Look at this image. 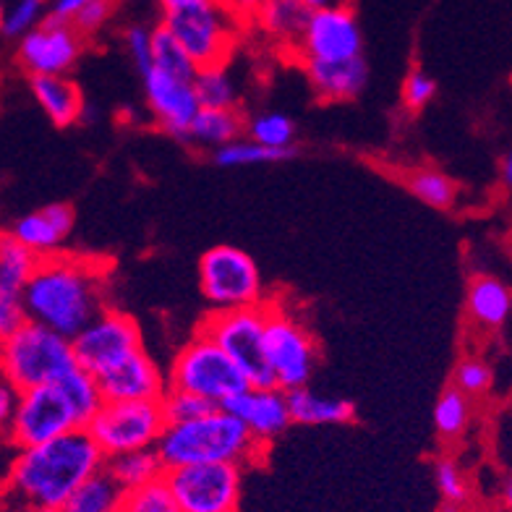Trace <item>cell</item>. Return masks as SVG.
Masks as SVG:
<instances>
[{"label":"cell","mask_w":512,"mask_h":512,"mask_svg":"<svg viewBox=\"0 0 512 512\" xmlns=\"http://www.w3.org/2000/svg\"><path fill=\"white\" fill-rule=\"evenodd\" d=\"M21 301L29 322L74 340L105 311L102 272L79 256H42L21 290Z\"/></svg>","instance_id":"obj_1"},{"label":"cell","mask_w":512,"mask_h":512,"mask_svg":"<svg viewBox=\"0 0 512 512\" xmlns=\"http://www.w3.org/2000/svg\"><path fill=\"white\" fill-rule=\"evenodd\" d=\"M105 468V455L87 429L55 437L45 445L19 450L6 486L37 510L58 512L66 499Z\"/></svg>","instance_id":"obj_2"},{"label":"cell","mask_w":512,"mask_h":512,"mask_svg":"<svg viewBox=\"0 0 512 512\" xmlns=\"http://www.w3.org/2000/svg\"><path fill=\"white\" fill-rule=\"evenodd\" d=\"M102 405L97 379L76 366L71 374L45 387L19 392L14 421L8 439L19 450L45 445L76 429H87L89 418Z\"/></svg>","instance_id":"obj_3"},{"label":"cell","mask_w":512,"mask_h":512,"mask_svg":"<svg viewBox=\"0 0 512 512\" xmlns=\"http://www.w3.org/2000/svg\"><path fill=\"white\" fill-rule=\"evenodd\" d=\"M155 452L165 471L202 463H233L243 468L262 458L264 445L228 408H212L194 421L165 426Z\"/></svg>","instance_id":"obj_4"},{"label":"cell","mask_w":512,"mask_h":512,"mask_svg":"<svg viewBox=\"0 0 512 512\" xmlns=\"http://www.w3.org/2000/svg\"><path fill=\"white\" fill-rule=\"evenodd\" d=\"M74 369L71 340L29 319L0 343V374L19 392L58 382Z\"/></svg>","instance_id":"obj_5"},{"label":"cell","mask_w":512,"mask_h":512,"mask_svg":"<svg viewBox=\"0 0 512 512\" xmlns=\"http://www.w3.org/2000/svg\"><path fill=\"white\" fill-rule=\"evenodd\" d=\"M165 379H168V390L191 392L217 408H225L230 400L251 387L243 371L202 330L173 356Z\"/></svg>","instance_id":"obj_6"},{"label":"cell","mask_w":512,"mask_h":512,"mask_svg":"<svg viewBox=\"0 0 512 512\" xmlns=\"http://www.w3.org/2000/svg\"><path fill=\"white\" fill-rule=\"evenodd\" d=\"M162 27L189 55L196 68L225 66L236 48L241 21L220 0H204L194 6L173 8L162 16Z\"/></svg>","instance_id":"obj_7"},{"label":"cell","mask_w":512,"mask_h":512,"mask_svg":"<svg viewBox=\"0 0 512 512\" xmlns=\"http://www.w3.org/2000/svg\"><path fill=\"white\" fill-rule=\"evenodd\" d=\"M199 285L212 311L254 309L264 304L259 264L238 246H215L199 259Z\"/></svg>","instance_id":"obj_8"},{"label":"cell","mask_w":512,"mask_h":512,"mask_svg":"<svg viewBox=\"0 0 512 512\" xmlns=\"http://www.w3.org/2000/svg\"><path fill=\"white\" fill-rule=\"evenodd\" d=\"M165 426L168 421L160 400L102 403L95 416L89 418L87 434L108 460L126 452L155 450Z\"/></svg>","instance_id":"obj_9"},{"label":"cell","mask_w":512,"mask_h":512,"mask_svg":"<svg viewBox=\"0 0 512 512\" xmlns=\"http://www.w3.org/2000/svg\"><path fill=\"white\" fill-rule=\"evenodd\" d=\"M264 324H267V301L254 309L212 311L199 330L223 348L225 356L243 371L251 387H275L264 358Z\"/></svg>","instance_id":"obj_10"},{"label":"cell","mask_w":512,"mask_h":512,"mask_svg":"<svg viewBox=\"0 0 512 512\" xmlns=\"http://www.w3.org/2000/svg\"><path fill=\"white\" fill-rule=\"evenodd\" d=\"M264 358L275 387L283 392L306 387L317 369L314 337L296 317H290L288 311L270 301H267V324H264Z\"/></svg>","instance_id":"obj_11"},{"label":"cell","mask_w":512,"mask_h":512,"mask_svg":"<svg viewBox=\"0 0 512 512\" xmlns=\"http://www.w3.org/2000/svg\"><path fill=\"white\" fill-rule=\"evenodd\" d=\"M178 512H238L243 468L233 463L183 465L165 471Z\"/></svg>","instance_id":"obj_12"},{"label":"cell","mask_w":512,"mask_h":512,"mask_svg":"<svg viewBox=\"0 0 512 512\" xmlns=\"http://www.w3.org/2000/svg\"><path fill=\"white\" fill-rule=\"evenodd\" d=\"M76 366L89 377H102L144 351V337L134 317L105 309L71 340Z\"/></svg>","instance_id":"obj_13"},{"label":"cell","mask_w":512,"mask_h":512,"mask_svg":"<svg viewBox=\"0 0 512 512\" xmlns=\"http://www.w3.org/2000/svg\"><path fill=\"white\" fill-rule=\"evenodd\" d=\"M298 48L304 53V61L340 63L361 58L364 37H361V27H358L353 8L348 6L314 11L306 21Z\"/></svg>","instance_id":"obj_14"},{"label":"cell","mask_w":512,"mask_h":512,"mask_svg":"<svg viewBox=\"0 0 512 512\" xmlns=\"http://www.w3.org/2000/svg\"><path fill=\"white\" fill-rule=\"evenodd\" d=\"M81 50L84 37L71 24L45 19L19 40V63L29 76H68Z\"/></svg>","instance_id":"obj_15"},{"label":"cell","mask_w":512,"mask_h":512,"mask_svg":"<svg viewBox=\"0 0 512 512\" xmlns=\"http://www.w3.org/2000/svg\"><path fill=\"white\" fill-rule=\"evenodd\" d=\"M144 79V95H147L149 110L155 115L157 126L165 134L183 139L186 131L194 123L199 113V100H196L194 81L178 79V76L162 74L157 68H149Z\"/></svg>","instance_id":"obj_16"},{"label":"cell","mask_w":512,"mask_h":512,"mask_svg":"<svg viewBox=\"0 0 512 512\" xmlns=\"http://www.w3.org/2000/svg\"><path fill=\"white\" fill-rule=\"evenodd\" d=\"M102 403H136V400H162L168 392V379L147 351L136 353L113 371L97 377Z\"/></svg>","instance_id":"obj_17"},{"label":"cell","mask_w":512,"mask_h":512,"mask_svg":"<svg viewBox=\"0 0 512 512\" xmlns=\"http://www.w3.org/2000/svg\"><path fill=\"white\" fill-rule=\"evenodd\" d=\"M225 408L264 447L293 424L288 411V392H283L280 387H249L238 398L230 400Z\"/></svg>","instance_id":"obj_18"},{"label":"cell","mask_w":512,"mask_h":512,"mask_svg":"<svg viewBox=\"0 0 512 512\" xmlns=\"http://www.w3.org/2000/svg\"><path fill=\"white\" fill-rule=\"evenodd\" d=\"M71 230H74V209L68 204H48L37 212L19 217L11 228V236L21 246H27L37 259H42L61 249L71 236Z\"/></svg>","instance_id":"obj_19"},{"label":"cell","mask_w":512,"mask_h":512,"mask_svg":"<svg viewBox=\"0 0 512 512\" xmlns=\"http://www.w3.org/2000/svg\"><path fill=\"white\" fill-rule=\"evenodd\" d=\"M304 66L311 87L317 89V95L324 100H353L364 92L366 81H369V68H366L364 58L340 63L304 61Z\"/></svg>","instance_id":"obj_20"},{"label":"cell","mask_w":512,"mask_h":512,"mask_svg":"<svg viewBox=\"0 0 512 512\" xmlns=\"http://www.w3.org/2000/svg\"><path fill=\"white\" fill-rule=\"evenodd\" d=\"M32 95L55 126H74L84 115V97L68 76H32Z\"/></svg>","instance_id":"obj_21"},{"label":"cell","mask_w":512,"mask_h":512,"mask_svg":"<svg viewBox=\"0 0 512 512\" xmlns=\"http://www.w3.org/2000/svg\"><path fill=\"white\" fill-rule=\"evenodd\" d=\"M290 421L301 426H345L356 418V405L345 398H330L301 387L288 392Z\"/></svg>","instance_id":"obj_22"},{"label":"cell","mask_w":512,"mask_h":512,"mask_svg":"<svg viewBox=\"0 0 512 512\" xmlns=\"http://www.w3.org/2000/svg\"><path fill=\"white\" fill-rule=\"evenodd\" d=\"M468 317L484 330H497L510 319L512 293L502 280L489 275L473 277L468 285Z\"/></svg>","instance_id":"obj_23"},{"label":"cell","mask_w":512,"mask_h":512,"mask_svg":"<svg viewBox=\"0 0 512 512\" xmlns=\"http://www.w3.org/2000/svg\"><path fill=\"white\" fill-rule=\"evenodd\" d=\"M243 118L238 110H199L181 142L196 144V147L220 149L225 144L236 142L243 134Z\"/></svg>","instance_id":"obj_24"},{"label":"cell","mask_w":512,"mask_h":512,"mask_svg":"<svg viewBox=\"0 0 512 512\" xmlns=\"http://www.w3.org/2000/svg\"><path fill=\"white\" fill-rule=\"evenodd\" d=\"M309 16V8L301 6L298 0H264L262 8L256 11L254 21L275 40L298 45Z\"/></svg>","instance_id":"obj_25"},{"label":"cell","mask_w":512,"mask_h":512,"mask_svg":"<svg viewBox=\"0 0 512 512\" xmlns=\"http://www.w3.org/2000/svg\"><path fill=\"white\" fill-rule=\"evenodd\" d=\"M105 471H108V476L115 481V484L121 486L123 492L165 476V468H162L155 450H139V452H126V455H115V458L105 460Z\"/></svg>","instance_id":"obj_26"},{"label":"cell","mask_w":512,"mask_h":512,"mask_svg":"<svg viewBox=\"0 0 512 512\" xmlns=\"http://www.w3.org/2000/svg\"><path fill=\"white\" fill-rule=\"evenodd\" d=\"M123 489L102 468L76 489L58 512H121Z\"/></svg>","instance_id":"obj_27"},{"label":"cell","mask_w":512,"mask_h":512,"mask_svg":"<svg viewBox=\"0 0 512 512\" xmlns=\"http://www.w3.org/2000/svg\"><path fill=\"white\" fill-rule=\"evenodd\" d=\"M34 267H37V256L27 246H21L11 233H0V293L21 296Z\"/></svg>","instance_id":"obj_28"},{"label":"cell","mask_w":512,"mask_h":512,"mask_svg":"<svg viewBox=\"0 0 512 512\" xmlns=\"http://www.w3.org/2000/svg\"><path fill=\"white\" fill-rule=\"evenodd\" d=\"M194 92L199 108L204 110H236V84L225 71V66L199 68L194 76Z\"/></svg>","instance_id":"obj_29"},{"label":"cell","mask_w":512,"mask_h":512,"mask_svg":"<svg viewBox=\"0 0 512 512\" xmlns=\"http://www.w3.org/2000/svg\"><path fill=\"white\" fill-rule=\"evenodd\" d=\"M243 134H249L251 142L262 144L267 149H277V152H293V142H296V126L285 113H267L254 115L251 121H246Z\"/></svg>","instance_id":"obj_30"},{"label":"cell","mask_w":512,"mask_h":512,"mask_svg":"<svg viewBox=\"0 0 512 512\" xmlns=\"http://www.w3.org/2000/svg\"><path fill=\"white\" fill-rule=\"evenodd\" d=\"M473 405L471 398H465L463 392L455 387H447L439 395L437 405H434V426L442 439H458L463 437L468 424H471Z\"/></svg>","instance_id":"obj_31"},{"label":"cell","mask_w":512,"mask_h":512,"mask_svg":"<svg viewBox=\"0 0 512 512\" xmlns=\"http://www.w3.org/2000/svg\"><path fill=\"white\" fill-rule=\"evenodd\" d=\"M405 186L416 196L418 202L429 204L434 209H450L455 204V196H458V186L452 183V178H447L445 173L432 168L413 170L405 176Z\"/></svg>","instance_id":"obj_32"},{"label":"cell","mask_w":512,"mask_h":512,"mask_svg":"<svg viewBox=\"0 0 512 512\" xmlns=\"http://www.w3.org/2000/svg\"><path fill=\"white\" fill-rule=\"evenodd\" d=\"M152 68L162 71V74L178 76V79L194 81L199 68L191 63V58L183 53V48L173 40V34L168 29L155 27L152 29Z\"/></svg>","instance_id":"obj_33"},{"label":"cell","mask_w":512,"mask_h":512,"mask_svg":"<svg viewBox=\"0 0 512 512\" xmlns=\"http://www.w3.org/2000/svg\"><path fill=\"white\" fill-rule=\"evenodd\" d=\"M293 152H277L267 149L262 144L251 142V139H236V142L225 144L215 149V162L220 168H243V165H264V162H280L288 160Z\"/></svg>","instance_id":"obj_34"},{"label":"cell","mask_w":512,"mask_h":512,"mask_svg":"<svg viewBox=\"0 0 512 512\" xmlns=\"http://www.w3.org/2000/svg\"><path fill=\"white\" fill-rule=\"evenodd\" d=\"M121 512H178L176 499L170 492L165 476L149 481L144 486H136V489H128L123 492L121 499Z\"/></svg>","instance_id":"obj_35"},{"label":"cell","mask_w":512,"mask_h":512,"mask_svg":"<svg viewBox=\"0 0 512 512\" xmlns=\"http://www.w3.org/2000/svg\"><path fill=\"white\" fill-rule=\"evenodd\" d=\"M45 6L48 0H14L11 6L3 8L0 16V32L6 37H24L34 27H40L45 21Z\"/></svg>","instance_id":"obj_36"},{"label":"cell","mask_w":512,"mask_h":512,"mask_svg":"<svg viewBox=\"0 0 512 512\" xmlns=\"http://www.w3.org/2000/svg\"><path fill=\"white\" fill-rule=\"evenodd\" d=\"M434 481H437L439 497L445 499L450 510H458L468 502V481H465L460 465L452 458H439L434 465Z\"/></svg>","instance_id":"obj_37"},{"label":"cell","mask_w":512,"mask_h":512,"mask_svg":"<svg viewBox=\"0 0 512 512\" xmlns=\"http://www.w3.org/2000/svg\"><path fill=\"white\" fill-rule=\"evenodd\" d=\"M494 374L492 366L481 361V358H463L455 369V377H452V387L460 390L465 398H476V395H486L492 390Z\"/></svg>","instance_id":"obj_38"},{"label":"cell","mask_w":512,"mask_h":512,"mask_svg":"<svg viewBox=\"0 0 512 512\" xmlns=\"http://www.w3.org/2000/svg\"><path fill=\"white\" fill-rule=\"evenodd\" d=\"M160 405L168 424H186V421H194V418L204 416V413H209L212 408H217V405L207 403V400L196 398V395L183 390H168L162 395Z\"/></svg>","instance_id":"obj_39"},{"label":"cell","mask_w":512,"mask_h":512,"mask_svg":"<svg viewBox=\"0 0 512 512\" xmlns=\"http://www.w3.org/2000/svg\"><path fill=\"white\" fill-rule=\"evenodd\" d=\"M126 50L131 55L139 74H147L152 68V29L144 24H134L126 29Z\"/></svg>","instance_id":"obj_40"},{"label":"cell","mask_w":512,"mask_h":512,"mask_svg":"<svg viewBox=\"0 0 512 512\" xmlns=\"http://www.w3.org/2000/svg\"><path fill=\"white\" fill-rule=\"evenodd\" d=\"M434 95H437V84H434L432 76L424 74V71H411V76L403 84L405 105L411 110H421L434 100Z\"/></svg>","instance_id":"obj_41"},{"label":"cell","mask_w":512,"mask_h":512,"mask_svg":"<svg viewBox=\"0 0 512 512\" xmlns=\"http://www.w3.org/2000/svg\"><path fill=\"white\" fill-rule=\"evenodd\" d=\"M27 322L24 301L16 293H0V343L14 335L21 324Z\"/></svg>","instance_id":"obj_42"},{"label":"cell","mask_w":512,"mask_h":512,"mask_svg":"<svg viewBox=\"0 0 512 512\" xmlns=\"http://www.w3.org/2000/svg\"><path fill=\"white\" fill-rule=\"evenodd\" d=\"M113 14V0H92L74 21H71V27L81 34V37H87V34H95L97 29L105 24Z\"/></svg>","instance_id":"obj_43"},{"label":"cell","mask_w":512,"mask_h":512,"mask_svg":"<svg viewBox=\"0 0 512 512\" xmlns=\"http://www.w3.org/2000/svg\"><path fill=\"white\" fill-rule=\"evenodd\" d=\"M16 405H19V390L0 377V434H8V429H11Z\"/></svg>","instance_id":"obj_44"},{"label":"cell","mask_w":512,"mask_h":512,"mask_svg":"<svg viewBox=\"0 0 512 512\" xmlns=\"http://www.w3.org/2000/svg\"><path fill=\"white\" fill-rule=\"evenodd\" d=\"M92 0H53L48 8V19H55V21H66V24H71V21L76 19V16L84 11V8L89 6Z\"/></svg>","instance_id":"obj_45"},{"label":"cell","mask_w":512,"mask_h":512,"mask_svg":"<svg viewBox=\"0 0 512 512\" xmlns=\"http://www.w3.org/2000/svg\"><path fill=\"white\" fill-rule=\"evenodd\" d=\"M220 3H223L238 21H249L254 19L256 11L262 8L264 0H220Z\"/></svg>","instance_id":"obj_46"},{"label":"cell","mask_w":512,"mask_h":512,"mask_svg":"<svg viewBox=\"0 0 512 512\" xmlns=\"http://www.w3.org/2000/svg\"><path fill=\"white\" fill-rule=\"evenodd\" d=\"M301 6L309 8L311 14L314 11H327V8H348L351 6V0H298Z\"/></svg>","instance_id":"obj_47"},{"label":"cell","mask_w":512,"mask_h":512,"mask_svg":"<svg viewBox=\"0 0 512 512\" xmlns=\"http://www.w3.org/2000/svg\"><path fill=\"white\" fill-rule=\"evenodd\" d=\"M194 3H204V0H160L162 11H173V8H183V6H194Z\"/></svg>","instance_id":"obj_48"},{"label":"cell","mask_w":512,"mask_h":512,"mask_svg":"<svg viewBox=\"0 0 512 512\" xmlns=\"http://www.w3.org/2000/svg\"><path fill=\"white\" fill-rule=\"evenodd\" d=\"M502 178H505V183L512 189V152L505 157V162H502Z\"/></svg>","instance_id":"obj_49"},{"label":"cell","mask_w":512,"mask_h":512,"mask_svg":"<svg viewBox=\"0 0 512 512\" xmlns=\"http://www.w3.org/2000/svg\"><path fill=\"white\" fill-rule=\"evenodd\" d=\"M502 502L512 510V473H510V479L505 481V489H502Z\"/></svg>","instance_id":"obj_50"},{"label":"cell","mask_w":512,"mask_h":512,"mask_svg":"<svg viewBox=\"0 0 512 512\" xmlns=\"http://www.w3.org/2000/svg\"><path fill=\"white\" fill-rule=\"evenodd\" d=\"M29 512H50V510H37V507H32V510H29Z\"/></svg>","instance_id":"obj_51"},{"label":"cell","mask_w":512,"mask_h":512,"mask_svg":"<svg viewBox=\"0 0 512 512\" xmlns=\"http://www.w3.org/2000/svg\"><path fill=\"white\" fill-rule=\"evenodd\" d=\"M0 16H3V6H0Z\"/></svg>","instance_id":"obj_52"}]
</instances>
